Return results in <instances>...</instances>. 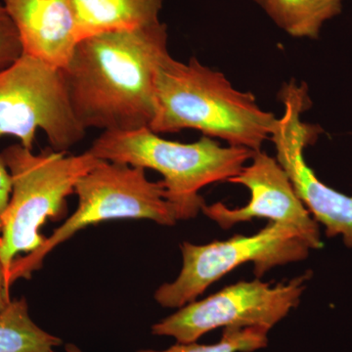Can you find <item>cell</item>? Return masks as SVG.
<instances>
[{
	"mask_svg": "<svg viewBox=\"0 0 352 352\" xmlns=\"http://www.w3.org/2000/svg\"><path fill=\"white\" fill-rule=\"evenodd\" d=\"M161 21L133 31L82 39L63 69L72 106L85 129H149L156 112L157 73L168 50Z\"/></svg>",
	"mask_w": 352,
	"mask_h": 352,
	"instance_id": "1",
	"label": "cell"
},
{
	"mask_svg": "<svg viewBox=\"0 0 352 352\" xmlns=\"http://www.w3.org/2000/svg\"><path fill=\"white\" fill-rule=\"evenodd\" d=\"M278 118L264 111L251 92L236 89L219 71L192 57L187 63L168 55L157 78L155 133L196 129L229 145L261 151Z\"/></svg>",
	"mask_w": 352,
	"mask_h": 352,
	"instance_id": "2",
	"label": "cell"
},
{
	"mask_svg": "<svg viewBox=\"0 0 352 352\" xmlns=\"http://www.w3.org/2000/svg\"><path fill=\"white\" fill-rule=\"evenodd\" d=\"M88 152L99 160L161 173L177 220L197 217L206 204L200 190L212 183L229 182L256 153L239 146L224 147L205 135L189 144L166 140L148 127L103 131Z\"/></svg>",
	"mask_w": 352,
	"mask_h": 352,
	"instance_id": "3",
	"label": "cell"
},
{
	"mask_svg": "<svg viewBox=\"0 0 352 352\" xmlns=\"http://www.w3.org/2000/svg\"><path fill=\"white\" fill-rule=\"evenodd\" d=\"M0 162L10 175L12 187L0 217V261L8 281L14 261L21 252L29 254L41 247L45 237L39 230L44 222L65 214L67 197L75 193L80 178L100 160L88 151L68 155L53 150L36 155L14 144L0 153Z\"/></svg>",
	"mask_w": 352,
	"mask_h": 352,
	"instance_id": "4",
	"label": "cell"
},
{
	"mask_svg": "<svg viewBox=\"0 0 352 352\" xmlns=\"http://www.w3.org/2000/svg\"><path fill=\"white\" fill-rule=\"evenodd\" d=\"M145 170L100 160L76 184V212L45 238L39 249L14 261L9 286L22 278L30 279L52 250L92 224L112 219H149L162 226H175L177 219L163 182H150Z\"/></svg>",
	"mask_w": 352,
	"mask_h": 352,
	"instance_id": "5",
	"label": "cell"
},
{
	"mask_svg": "<svg viewBox=\"0 0 352 352\" xmlns=\"http://www.w3.org/2000/svg\"><path fill=\"white\" fill-rule=\"evenodd\" d=\"M38 129L58 152L68 151L87 134L72 106L63 69L23 53L0 72V138L15 136L32 150Z\"/></svg>",
	"mask_w": 352,
	"mask_h": 352,
	"instance_id": "6",
	"label": "cell"
},
{
	"mask_svg": "<svg viewBox=\"0 0 352 352\" xmlns=\"http://www.w3.org/2000/svg\"><path fill=\"white\" fill-rule=\"evenodd\" d=\"M183 267L173 283L162 285L155 300L162 307H183L201 295L217 280L244 263H252L261 277L276 266L303 261L311 248L292 227L270 222L254 235H238L207 245H182Z\"/></svg>",
	"mask_w": 352,
	"mask_h": 352,
	"instance_id": "7",
	"label": "cell"
},
{
	"mask_svg": "<svg viewBox=\"0 0 352 352\" xmlns=\"http://www.w3.org/2000/svg\"><path fill=\"white\" fill-rule=\"evenodd\" d=\"M309 275L271 287L259 280L226 287L200 302H192L159 323L152 333L195 342L215 329L261 327L270 330L298 307Z\"/></svg>",
	"mask_w": 352,
	"mask_h": 352,
	"instance_id": "8",
	"label": "cell"
},
{
	"mask_svg": "<svg viewBox=\"0 0 352 352\" xmlns=\"http://www.w3.org/2000/svg\"><path fill=\"white\" fill-rule=\"evenodd\" d=\"M284 113L271 135L276 160L288 175L296 195L309 214L325 227L329 237L340 236L352 248V197L324 184L305 162V150L319 133L318 127L305 124L302 113L308 108L307 87L291 82L279 94Z\"/></svg>",
	"mask_w": 352,
	"mask_h": 352,
	"instance_id": "9",
	"label": "cell"
},
{
	"mask_svg": "<svg viewBox=\"0 0 352 352\" xmlns=\"http://www.w3.org/2000/svg\"><path fill=\"white\" fill-rule=\"evenodd\" d=\"M250 166L228 182L243 185L251 192V201L240 208H227L222 203L201 208L208 219L221 228L229 229L239 222L258 219L292 227L300 233L311 250L320 249L322 241L318 222L309 214L284 168L276 159L256 152Z\"/></svg>",
	"mask_w": 352,
	"mask_h": 352,
	"instance_id": "10",
	"label": "cell"
},
{
	"mask_svg": "<svg viewBox=\"0 0 352 352\" xmlns=\"http://www.w3.org/2000/svg\"><path fill=\"white\" fill-rule=\"evenodd\" d=\"M19 34L23 53L64 69L80 43L71 0H1Z\"/></svg>",
	"mask_w": 352,
	"mask_h": 352,
	"instance_id": "11",
	"label": "cell"
},
{
	"mask_svg": "<svg viewBox=\"0 0 352 352\" xmlns=\"http://www.w3.org/2000/svg\"><path fill=\"white\" fill-rule=\"evenodd\" d=\"M78 39L155 24L164 0H71Z\"/></svg>",
	"mask_w": 352,
	"mask_h": 352,
	"instance_id": "12",
	"label": "cell"
},
{
	"mask_svg": "<svg viewBox=\"0 0 352 352\" xmlns=\"http://www.w3.org/2000/svg\"><path fill=\"white\" fill-rule=\"evenodd\" d=\"M273 22L289 36L317 38L327 21L339 15L342 0H261Z\"/></svg>",
	"mask_w": 352,
	"mask_h": 352,
	"instance_id": "13",
	"label": "cell"
},
{
	"mask_svg": "<svg viewBox=\"0 0 352 352\" xmlns=\"http://www.w3.org/2000/svg\"><path fill=\"white\" fill-rule=\"evenodd\" d=\"M62 344L34 323L24 298L11 300L0 314V352H54Z\"/></svg>",
	"mask_w": 352,
	"mask_h": 352,
	"instance_id": "14",
	"label": "cell"
},
{
	"mask_svg": "<svg viewBox=\"0 0 352 352\" xmlns=\"http://www.w3.org/2000/svg\"><path fill=\"white\" fill-rule=\"evenodd\" d=\"M270 330L261 327L224 329L221 340L214 344H198L197 342L180 344L163 351L145 349L138 352H252L267 346Z\"/></svg>",
	"mask_w": 352,
	"mask_h": 352,
	"instance_id": "15",
	"label": "cell"
},
{
	"mask_svg": "<svg viewBox=\"0 0 352 352\" xmlns=\"http://www.w3.org/2000/svg\"><path fill=\"white\" fill-rule=\"evenodd\" d=\"M23 54L22 43L16 25L0 2V72Z\"/></svg>",
	"mask_w": 352,
	"mask_h": 352,
	"instance_id": "16",
	"label": "cell"
},
{
	"mask_svg": "<svg viewBox=\"0 0 352 352\" xmlns=\"http://www.w3.org/2000/svg\"><path fill=\"white\" fill-rule=\"evenodd\" d=\"M11 177L8 170L0 162V217L6 212L11 195Z\"/></svg>",
	"mask_w": 352,
	"mask_h": 352,
	"instance_id": "17",
	"label": "cell"
},
{
	"mask_svg": "<svg viewBox=\"0 0 352 352\" xmlns=\"http://www.w3.org/2000/svg\"><path fill=\"white\" fill-rule=\"evenodd\" d=\"M9 289H10V287H9L8 281H7L6 270H4L1 261H0V314L6 309L7 305L11 302L10 296H9Z\"/></svg>",
	"mask_w": 352,
	"mask_h": 352,
	"instance_id": "18",
	"label": "cell"
},
{
	"mask_svg": "<svg viewBox=\"0 0 352 352\" xmlns=\"http://www.w3.org/2000/svg\"><path fill=\"white\" fill-rule=\"evenodd\" d=\"M66 352H83L82 349H78V346H75V344H67L66 349H65Z\"/></svg>",
	"mask_w": 352,
	"mask_h": 352,
	"instance_id": "19",
	"label": "cell"
},
{
	"mask_svg": "<svg viewBox=\"0 0 352 352\" xmlns=\"http://www.w3.org/2000/svg\"><path fill=\"white\" fill-rule=\"evenodd\" d=\"M1 230H2V221H1V219H0V233H1Z\"/></svg>",
	"mask_w": 352,
	"mask_h": 352,
	"instance_id": "20",
	"label": "cell"
},
{
	"mask_svg": "<svg viewBox=\"0 0 352 352\" xmlns=\"http://www.w3.org/2000/svg\"><path fill=\"white\" fill-rule=\"evenodd\" d=\"M252 1L256 2V3L261 4V0H252Z\"/></svg>",
	"mask_w": 352,
	"mask_h": 352,
	"instance_id": "21",
	"label": "cell"
}]
</instances>
